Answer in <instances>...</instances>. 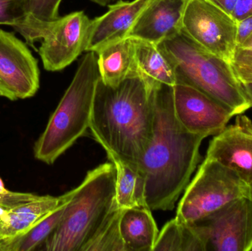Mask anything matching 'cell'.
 I'll return each mask as SVG.
<instances>
[{
	"mask_svg": "<svg viewBox=\"0 0 252 251\" xmlns=\"http://www.w3.org/2000/svg\"><path fill=\"white\" fill-rule=\"evenodd\" d=\"M185 236L186 225L174 218L158 233L154 251H184Z\"/></svg>",
	"mask_w": 252,
	"mask_h": 251,
	"instance_id": "603a6c76",
	"label": "cell"
},
{
	"mask_svg": "<svg viewBox=\"0 0 252 251\" xmlns=\"http://www.w3.org/2000/svg\"><path fill=\"white\" fill-rule=\"evenodd\" d=\"M62 0H26V18L19 33L28 45L34 47L42 39L52 24L60 18L59 6Z\"/></svg>",
	"mask_w": 252,
	"mask_h": 251,
	"instance_id": "ffe728a7",
	"label": "cell"
},
{
	"mask_svg": "<svg viewBox=\"0 0 252 251\" xmlns=\"http://www.w3.org/2000/svg\"><path fill=\"white\" fill-rule=\"evenodd\" d=\"M124 211L117 206L115 202L112 210L81 251H126L120 227Z\"/></svg>",
	"mask_w": 252,
	"mask_h": 251,
	"instance_id": "44dd1931",
	"label": "cell"
},
{
	"mask_svg": "<svg viewBox=\"0 0 252 251\" xmlns=\"http://www.w3.org/2000/svg\"><path fill=\"white\" fill-rule=\"evenodd\" d=\"M172 99L181 125L204 138L220 134L234 116L226 106L188 84L178 83L172 87Z\"/></svg>",
	"mask_w": 252,
	"mask_h": 251,
	"instance_id": "30bf717a",
	"label": "cell"
},
{
	"mask_svg": "<svg viewBox=\"0 0 252 251\" xmlns=\"http://www.w3.org/2000/svg\"><path fill=\"white\" fill-rule=\"evenodd\" d=\"M182 31L197 45L231 64L236 48L237 22L209 0H188Z\"/></svg>",
	"mask_w": 252,
	"mask_h": 251,
	"instance_id": "ba28073f",
	"label": "cell"
},
{
	"mask_svg": "<svg viewBox=\"0 0 252 251\" xmlns=\"http://www.w3.org/2000/svg\"><path fill=\"white\" fill-rule=\"evenodd\" d=\"M8 190L5 188L4 183H3L2 180L0 178V194H4V193H7Z\"/></svg>",
	"mask_w": 252,
	"mask_h": 251,
	"instance_id": "d6a6232c",
	"label": "cell"
},
{
	"mask_svg": "<svg viewBox=\"0 0 252 251\" xmlns=\"http://www.w3.org/2000/svg\"><path fill=\"white\" fill-rule=\"evenodd\" d=\"M120 227L126 251H154L159 232L149 208L125 209Z\"/></svg>",
	"mask_w": 252,
	"mask_h": 251,
	"instance_id": "ac0fdd59",
	"label": "cell"
},
{
	"mask_svg": "<svg viewBox=\"0 0 252 251\" xmlns=\"http://www.w3.org/2000/svg\"><path fill=\"white\" fill-rule=\"evenodd\" d=\"M155 89H150L138 75L116 86L100 79L90 130L106 151L138 165L152 137Z\"/></svg>",
	"mask_w": 252,
	"mask_h": 251,
	"instance_id": "7a4b0ae2",
	"label": "cell"
},
{
	"mask_svg": "<svg viewBox=\"0 0 252 251\" xmlns=\"http://www.w3.org/2000/svg\"><path fill=\"white\" fill-rule=\"evenodd\" d=\"M27 45L0 29V81L16 100L33 97L39 88L38 60Z\"/></svg>",
	"mask_w": 252,
	"mask_h": 251,
	"instance_id": "8fae6325",
	"label": "cell"
},
{
	"mask_svg": "<svg viewBox=\"0 0 252 251\" xmlns=\"http://www.w3.org/2000/svg\"><path fill=\"white\" fill-rule=\"evenodd\" d=\"M96 53L100 80L106 85L116 86L128 77L137 75L134 38L126 37L105 46Z\"/></svg>",
	"mask_w": 252,
	"mask_h": 251,
	"instance_id": "e0dca14e",
	"label": "cell"
},
{
	"mask_svg": "<svg viewBox=\"0 0 252 251\" xmlns=\"http://www.w3.org/2000/svg\"><path fill=\"white\" fill-rule=\"evenodd\" d=\"M235 171L247 184H252V134L237 122L210 141L207 156Z\"/></svg>",
	"mask_w": 252,
	"mask_h": 251,
	"instance_id": "5bb4252c",
	"label": "cell"
},
{
	"mask_svg": "<svg viewBox=\"0 0 252 251\" xmlns=\"http://www.w3.org/2000/svg\"><path fill=\"white\" fill-rule=\"evenodd\" d=\"M188 0H152L142 10L127 37L160 44L182 30Z\"/></svg>",
	"mask_w": 252,
	"mask_h": 251,
	"instance_id": "4fadbf2b",
	"label": "cell"
},
{
	"mask_svg": "<svg viewBox=\"0 0 252 251\" xmlns=\"http://www.w3.org/2000/svg\"><path fill=\"white\" fill-rule=\"evenodd\" d=\"M250 197L252 198V184H250Z\"/></svg>",
	"mask_w": 252,
	"mask_h": 251,
	"instance_id": "836d02e7",
	"label": "cell"
},
{
	"mask_svg": "<svg viewBox=\"0 0 252 251\" xmlns=\"http://www.w3.org/2000/svg\"><path fill=\"white\" fill-rule=\"evenodd\" d=\"M209 1L232 16L238 0H209Z\"/></svg>",
	"mask_w": 252,
	"mask_h": 251,
	"instance_id": "f1b7e54d",
	"label": "cell"
},
{
	"mask_svg": "<svg viewBox=\"0 0 252 251\" xmlns=\"http://www.w3.org/2000/svg\"><path fill=\"white\" fill-rule=\"evenodd\" d=\"M231 65L243 85L252 83V37L236 47Z\"/></svg>",
	"mask_w": 252,
	"mask_h": 251,
	"instance_id": "cb8c5ba5",
	"label": "cell"
},
{
	"mask_svg": "<svg viewBox=\"0 0 252 251\" xmlns=\"http://www.w3.org/2000/svg\"><path fill=\"white\" fill-rule=\"evenodd\" d=\"M60 223L38 250L81 251L115 204L116 170L112 162L90 170L75 189Z\"/></svg>",
	"mask_w": 252,
	"mask_h": 251,
	"instance_id": "277c9868",
	"label": "cell"
},
{
	"mask_svg": "<svg viewBox=\"0 0 252 251\" xmlns=\"http://www.w3.org/2000/svg\"><path fill=\"white\" fill-rule=\"evenodd\" d=\"M92 1L100 4V5L106 6L109 5L112 1H115V0H92Z\"/></svg>",
	"mask_w": 252,
	"mask_h": 251,
	"instance_id": "1f68e13d",
	"label": "cell"
},
{
	"mask_svg": "<svg viewBox=\"0 0 252 251\" xmlns=\"http://www.w3.org/2000/svg\"><path fill=\"white\" fill-rule=\"evenodd\" d=\"M160 44L174 63L178 83L202 91L228 108L234 116L252 107L229 62L201 48L182 31Z\"/></svg>",
	"mask_w": 252,
	"mask_h": 251,
	"instance_id": "5b68a950",
	"label": "cell"
},
{
	"mask_svg": "<svg viewBox=\"0 0 252 251\" xmlns=\"http://www.w3.org/2000/svg\"><path fill=\"white\" fill-rule=\"evenodd\" d=\"M135 39L136 73L150 89L178 83L176 68L161 44Z\"/></svg>",
	"mask_w": 252,
	"mask_h": 251,
	"instance_id": "2e32d148",
	"label": "cell"
},
{
	"mask_svg": "<svg viewBox=\"0 0 252 251\" xmlns=\"http://www.w3.org/2000/svg\"><path fill=\"white\" fill-rule=\"evenodd\" d=\"M0 251H1V246H0Z\"/></svg>",
	"mask_w": 252,
	"mask_h": 251,
	"instance_id": "d590c367",
	"label": "cell"
},
{
	"mask_svg": "<svg viewBox=\"0 0 252 251\" xmlns=\"http://www.w3.org/2000/svg\"><path fill=\"white\" fill-rule=\"evenodd\" d=\"M249 195L250 185L237 172L206 157L185 189L176 218L184 223H193L229 202Z\"/></svg>",
	"mask_w": 252,
	"mask_h": 251,
	"instance_id": "8992f818",
	"label": "cell"
},
{
	"mask_svg": "<svg viewBox=\"0 0 252 251\" xmlns=\"http://www.w3.org/2000/svg\"><path fill=\"white\" fill-rule=\"evenodd\" d=\"M236 121L241 123L243 126L245 127L252 134V121L250 118L242 116L241 114L237 115Z\"/></svg>",
	"mask_w": 252,
	"mask_h": 251,
	"instance_id": "f546056e",
	"label": "cell"
},
{
	"mask_svg": "<svg viewBox=\"0 0 252 251\" xmlns=\"http://www.w3.org/2000/svg\"><path fill=\"white\" fill-rule=\"evenodd\" d=\"M252 16V0H238L232 16L235 22H239Z\"/></svg>",
	"mask_w": 252,
	"mask_h": 251,
	"instance_id": "83f0119b",
	"label": "cell"
},
{
	"mask_svg": "<svg viewBox=\"0 0 252 251\" xmlns=\"http://www.w3.org/2000/svg\"><path fill=\"white\" fill-rule=\"evenodd\" d=\"M100 75L95 52L83 57L75 76L34 146V156L53 165L90 130Z\"/></svg>",
	"mask_w": 252,
	"mask_h": 251,
	"instance_id": "3957f363",
	"label": "cell"
},
{
	"mask_svg": "<svg viewBox=\"0 0 252 251\" xmlns=\"http://www.w3.org/2000/svg\"><path fill=\"white\" fill-rule=\"evenodd\" d=\"M75 190L58 197L40 196L15 207L0 210V246L9 251L10 243L26 234L41 220L60 206L69 203Z\"/></svg>",
	"mask_w": 252,
	"mask_h": 251,
	"instance_id": "7c38bea8",
	"label": "cell"
},
{
	"mask_svg": "<svg viewBox=\"0 0 252 251\" xmlns=\"http://www.w3.org/2000/svg\"><path fill=\"white\" fill-rule=\"evenodd\" d=\"M152 0L120 1L109 5L105 14L92 20L86 52H95L125 38L142 10Z\"/></svg>",
	"mask_w": 252,
	"mask_h": 251,
	"instance_id": "9a60e30c",
	"label": "cell"
},
{
	"mask_svg": "<svg viewBox=\"0 0 252 251\" xmlns=\"http://www.w3.org/2000/svg\"><path fill=\"white\" fill-rule=\"evenodd\" d=\"M26 0H0V25L19 32L26 18Z\"/></svg>",
	"mask_w": 252,
	"mask_h": 251,
	"instance_id": "d4e9b609",
	"label": "cell"
},
{
	"mask_svg": "<svg viewBox=\"0 0 252 251\" xmlns=\"http://www.w3.org/2000/svg\"><path fill=\"white\" fill-rule=\"evenodd\" d=\"M0 84H1V85H3V84H1V81H0ZM4 87H5V86H4Z\"/></svg>",
	"mask_w": 252,
	"mask_h": 251,
	"instance_id": "e575fe53",
	"label": "cell"
},
{
	"mask_svg": "<svg viewBox=\"0 0 252 251\" xmlns=\"http://www.w3.org/2000/svg\"><path fill=\"white\" fill-rule=\"evenodd\" d=\"M108 159L116 170L115 202L119 209L148 208L145 198L146 181L137 165L127 163L110 151H106Z\"/></svg>",
	"mask_w": 252,
	"mask_h": 251,
	"instance_id": "d6986e66",
	"label": "cell"
},
{
	"mask_svg": "<svg viewBox=\"0 0 252 251\" xmlns=\"http://www.w3.org/2000/svg\"><path fill=\"white\" fill-rule=\"evenodd\" d=\"M58 208L37 223L26 234L12 242L9 251L38 250L62 221L68 203Z\"/></svg>",
	"mask_w": 252,
	"mask_h": 251,
	"instance_id": "7402d4cb",
	"label": "cell"
},
{
	"mask_svg": "<svg viewBox=\"0 0 252 251\" xmlns=\"http://www.w3.org/2000/svg\"><path fill=\"white\" fill-rule=\"evenodd\" d=\"M252 37V16L237 22L236 47L243 45Z\"/></svg>",
	"mask_w": 252,
	"mask_h": 251,
	"instance_id": "4316f807",
	"label": "cell"
},
{
	"mask_svg": "<svg viewBox=\"0 0 252 251\" xmlns=\"http://www.w3.org/2000/svg\"><path fill=\"white\" fill-rule=\"evenodd\" d=\"M91 22L84 11H75L52 24L38 50L46 70H62L86 52Z\"/></svg>",
	"mask_w": 252,
	"mask_h": 251,
	"instance_id": "9c48e42d",
	"label": "cell"
},
{
	"mask_svg": "<svg viewBox=\"0 0 252 251\" xmlns=\"http://www.w3.org/2000/svg\"><path fill=\"white\" fill-rule=\"evenodd\" d=\"M204 139L189 132L178 120L172 87L156 88L152 137L137 165L145 176V198L151 211L174 208L199 162Z\"/></svg>",
	"mask_w": 252,
	"mask_h": 251,
	"instance_id": "6da1fadb",
	"label": "cell"
},
{
	"mask_svg": "<svg viewBox=\"0 0 252 251\" xmlns=\"http://www.w3.org/2000/svg\"><path fill=\"white\" fill-rule=\"evenodd\" d=\"M205 251L252 250V198L244 196L191 223Z\"/></svg>",
	"mask_w": 252,
	"mask_h": 251,
	"instance_id": "52a82bcc",
	"label": "cell"
},
{
	"mask_svg": "<svg viewBox=\"0 0 252 251\" xmlns=\"http://www.w3.org/2000/svg\"><path fill=\"white\" fill-rule=\"evenodd\" d=\"M34 197L35 195L32 193H14L8 190L4 194H0V210L10 209L31 201Z\"/></svg>",
	"mask_w": 252,
	"mask_h": 251,
	"instance_id": "484cf974",
	"label": "cell"
},
{
	"mask_svg": "<svg viewBox=\"0 0 252 251\" xmlns=\"http://www.w3.org/2000/svg\"><path fill=\"white\" fill-rule=\"evenodd\" d=\"M0 97H6V98L11 100H16L13 93L10 92L6 87H4L3 85H1V84H0Z\"/></svg>",
	"mask_w": 252,
	"mask_h": 251,
	"instance_id": "4dcf8cb0",
	"label": "cell"
}]
</instances>
